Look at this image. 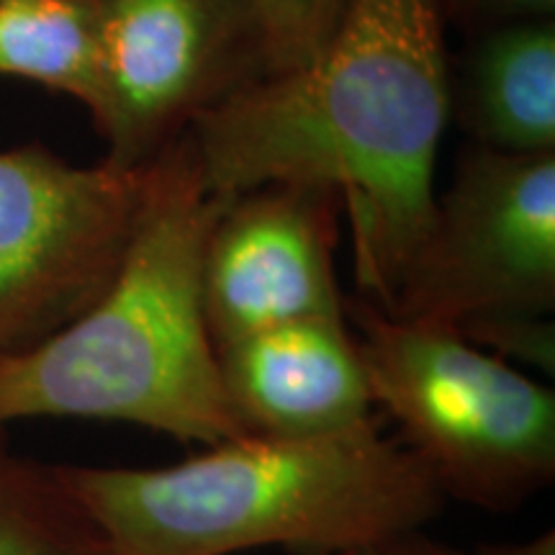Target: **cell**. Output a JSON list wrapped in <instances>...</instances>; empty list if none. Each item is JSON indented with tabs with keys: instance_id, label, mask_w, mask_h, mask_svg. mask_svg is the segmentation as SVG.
<instances>
[{
	"instance_id": "6",
	"label": "cell",
	"mask_w": 555,
	"mask_h": 555,
	"mask_svg": "<svg viewBox=\"0 0 555 555\" xmlns=\"http://www.w3.org/2000/svg\"><path fill=\"white\" fill-rule=\"evenodd\" d=\"M103 163L147 168L191 127L273 75L255 0H95Z\"/></svg>"
},
{
	"instance_id": "15",
	"label": "cell",
	"mask_w": 555,
	"mask_h": 555,
	"mask_svg": "<svg viewBox=\"0 0 555 555\" xmlns=\"http://www.w3.org/2000/svg\"><path fill=\"white\" fill-rule=\"evenodd\" d=\"M358 555H474V553H463L453 545L442 543V540L429 538L427 530H414V532H406V535L386 540V543L380 545L367 547V551Z\"/></svg>"
},
{
	"instance_id": "1",
	"label": "cell",
	"mask_w": 555,
	"mask_h": 555,
	"mask_svg": "<svg viewBox=\"0 0 555 555\" xmlns=\"http://www.w3.org/2000/svg\"><path fill=\"white\" fill-rule=\"evenodd\" d=\"M446 0H347L309 65L270 75L191 127L208 193L332 189L360 298L388 307L435 206L450 121Z\"/></svg>"
},
{
	"instance_id": "12",
	"label": "cell",
	"mask_w": 555,
	"mask_h": 555,
	"mask_svg": "<svg viewBox=\"0 0 555 555\" xmlns=\"http://www.w3.org/2000/svg\"><path fill=\"white\" fill-rule=\"evenodd\" d=\"M0 555H119L60 466L0 446Z\"/></svg>"
},
{
	"instance_id": "4",
	"label": "cell",
	"mask_w": 555,
	"mask_h": 555,
	"mask_svg": "<svg viewBox=\"0 0 555 555\" xmlns=\"http://www.w3.org/2000/svg\"><path fill=\"white\" fill-rule=\"evenodd\" d=\"M345 317L373 406L448 502L506 515L553 483L551 386L461 332L399 319L360 296H347Z\"/></svg>"
},
{
	"instance_id": "3",
	"label": "cell",
	"mask_w": 555,
	"mask_h": 555,
	"mask_svg": "<svg viewBox=\"0 0 555 555\" xmlns=\"http://www.w3.org/2000/svg\"><path fill=\"white\" fill-rule=\"evenodd\" d=\"M227 198L189 137L150 165L137 232L111 286L44 343L0 363V429L24 420L124 422L185 446L245 437L201 301V260Z\"/></svg>"
},
{
	"instance_id": "8",
	"label": "cell",
	"mask_w": 555,
	"mask_h": 555,
	"mask_svg": "<svg viewBox=\"0 0 555 555\" xmlns=\"http://www.w3.org/2000/svg\"><path fill=\"white\" fill-rule=\"evenodd\" d=\"M343 204L332 189L268 183L227 198L201 260L214 343L317 317H345L337 278Z\"/></svg>"
},
{
	"instance_id": "9",
	"label": "cell",
	"mask_w": 555,
	"mask_h": 555,
	"mask_svg": "<svg viewBox=\"0 0 555 555\" xmlns=\"http://www.w3.org/2000/svg\"><path fill=\"white\" fill-rule=\"evenodd\" d=\"M219 373L247 435L322 437L376 416L347 317L278 324L217 347Z\"/></svg>"
},
{
	"instance_id": "14",
	"label": "cell",
	"mask_w": 555,
	"mask_h": 555,
	"mask_svg": "<svg viewBox=\"0 0 555 555\" xmlns=\"http://www.w3.org/2000/svg\"><path fill=\"white\" fill-rule=\"evenodd\" d=\"M450 24L468 34L522 18H551L555 0H446Z\"/></svg>"
},
{
	"instance_id": "7",
	"label": "cell",
	"mask_w": 555,
	"mask_h": 555,
	"mask_svg": "<svg viewBox=\"0 0 555 555\" xmlns=\"http://www.w3.org/2000/svg\"><path fill=\"white\" fill-rule=\"evenodd\" d=\"M150 165H69L44 147L0 152V363L99 301L134 237Z\"/></svg>"
},
{
	"instance_id": "16",
	"label": "cell",
	"mask_w": 555,
	"mask_h": 555,
	"mask_svg": "<svg viewBox=\"0 0 555 555\" xmlns=\"http://www.w3.org/2000/svg\"><path fill=\"white\" fill-rule=\"evenodd\" d=\"M474 555H555V535L547 530L519 543H486L478 545Z\"/></svg>"
},
{
	"instance_id": "10",
	"label": "cell",
	"mask_w": 555,
	"mask_h": 555,
	"mask_svg": "<svg viewBox=\"0 0 555 555\" xmlns=\"http://www.w3.org/2000/svg\"><path fill=\"white\" fill-rule=\"evenodd\" d=\"M450 116L470 144L504 155L555 152V21L522 18L468 34L450 57Z\"/></svg>"
},
{
	"instance_id": "2",
	"label": "cell",
	"mask_w": 555,
	"mask_h": 555,
	"mask_svg": "<svg viewBox=\"0 0 555 555\" xmlns=\"http://www.w3.org/2000/svg\"><path fill=\"white\" fill-rule=\"evenodd\" d=\"M60 474L119 555H358L427 530L448 504L378 416L322 437H234L172 466Z\"/></svg>"
},
{
	"instance_id": "13",
	"label": "cell",
	"mask_w": 555,
	"mask_h": 555,
	"mask_svg": "<svg viewBox=\"0 0 555 555\" xmlns=\"http://www.w3.org/2000/svg\"><path fill=\"white\" fill-rule=\"evenodd\" d=\"M255 3L268 31L273 75L309 65L335 34L347 9V0H255Z\"/></svg>"
},
{
	"instance_id": "11",
	"label": "cell",
	"mask_w": 555,
	"mask_h": 555,
	"mask_svg": "<svg viewBox=\"0 0 555 555\" xmlns=\"http://www.w3.org/2000/svg\"><path fill=\"white\" fill-rule=\"evenodd\" d=\"M0 75L99 103L95 0H0Z\"/></svg>"
},
{
	"instance_id": "5",
	"label": "cell",
	"mask_w": 555,
	"mask_h": 555,
	"mask_svg": "<svg viewBox=\"0 0 555 555\" xmlns=\"http://www.w3.org/2000/svg\"><path fill=\"white\" fill-rule=\"evenodd\" d=\"M380 309V307H378ZM388 314L442 324L512 363L555 367V152L470 144L416 242Z\"/></svg>"
}]
</instances>
